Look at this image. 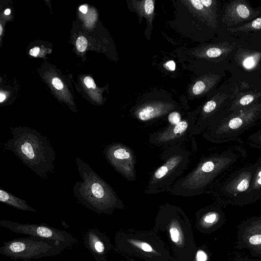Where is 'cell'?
Returning <instances> with one entry per match:
<instances>
[{
	"label": "cell",
	"instance_id": "cell-31",
	"mask_svg": "<svg viewBox=\"0 0 261 261\" xmlns=\"http://www.w3.org/2000/svg\"><path fill=\"white\" fill-rule=\"evenodd\" d=\"M52 84L54 87L57 90H61L63 87L61 81L58 77H54L53 79Z\"/></svg>",
	"mask_w": 261,
	"mask_h": 261
},
{
	"label": "cell",
	"instance_id": "cell-1",
	"mask_svg": "<svg viewBox=\"0 0 261 261\" xmlns=\"http://www.w3.org/2000/svg\"><path fill=\"white\" fill-rule=\"evenodd\" d=\"M245 155V151L238 146L206 152L200 157L191 171L175 182L168 192L171 195L182 196L205 193L217 177Z\"/></svg>",
	"mask_w": 261,
	"mask_h": 261
},
{
	"label": "cell",
	"instance_id": "cell-33",
	"mask_svg": "<svg viewBox=\"0 0 261 261\" xmlns=\"http://www.w3.org/2000/svg\"><path fill=\"white\" fill-rule=\"evenodd\" d=\"M39 51V48L34 47L31 49L30 51V54L33 56H36Z\"/></svg>",
	"mask_w": 261,
	"mask_h": 261
},
{
	"label": "cell",
	"instance_id": "cell-4",
	"mask_svg": "<svg viewBox=\"0 0 261 261\" xmlns=\"http://www.w3.org/2000/svg\"><path fill=\"white\" fill-rule=\"evenodd\" d=\"M260 120L261 103H254L242 110L219 115L202 132V136L217 144L236 140Z\"/></svg>",
	"mask_w": 261,
	"mask_h": 261
},
{
	"label": "cell",
	"instance_id": "cell-20",
	"mask_svg": "<svg viewBox=\"0 0 261 261\" xmlns=\"http://www.w3.org/2000/svg\"><path fill=\"white\" fill-rule=\"evenodd\" d=\"M252 146L261 149V128L251 134L248 137Z\"/></svg>",
	"mask_w": 261,
	"mask_h": 261
},
{
	"label": "cell",
	"instance_id": "cell-19",
	"mask_svg": "<svg viewBox=\"0 0 261 261\" xmlns=\"http://www.w3.org/2000/svg\"><path fill=\"white\" fill-rule=\"evenodd\" d=\"M261 30V16L257 17L254 20L243 25L234 28H229L228 30L231 32L242 31L247 32Z\"/></svg>",
	"mask_w": 261,
	"mask_h": 261
},
{
	"label": "cell",
	"instance_id": "cell-14",
	"mask_svg": "<svg viewBox=\"0 0 261 261\" xmlns=\"http://www.w3.org/2000/svg\"><path fill=\"white\" fill-rule=\"evenodd\" d=\"M255 164V169L250 188L234 205L243 206L261 200V155Z\"/></svg>",
	"mask_w": 261,
	"mask_h": 261
},
{
	"label": "cell",
	"instance_id": "cell-7",
	"mask_svg": "<svg viewBox=\"0 0 261 261\" xmlns=\"http://www.w3.org/2000/svg\"><path fill=\"white\" fill-rule=\"evenodd\" d=\"M255 169V163L231 173L225 180L210 188L205 193L213 194L226 204L234 205L249 189Z\"/></svg>",
	"mask_w": 261,
	"mask_h": 261
},
{
	"label": "cell",
	"instance_id": "cell-16",
	"mask_svg": "<svg viewBox=\"0 0 261 261\" xmlns=\"http://www.w3.org/2000/svg\"><path fill=\"white\" fill-rule=\"evenodd\" d=\"M0 201L19 210L37 212V210L30 206L26 201L2 189L0 190Z\"/></svg>",
	"mask_w": 261,
	"mask_h": 261
},
{
	"label": "cell",
	"instance_id": "cell-18",
	"mask_svg": "<svg viewBox=\"0 0 261 261\" xmlns=\"http://www.w3.org/2000/svg\"><path fill=\"white\" fill-rule=\"evenodd\" d=\"M261 96V93L245 94L237 98L227 109L228 113L242 110L250 105Z\"/></svg>",
	"mask_w": 261,
	"mask_h": 261
},
{
	"label": "cell",
	"instance_id": "cell-36",
	"mask_svg": "<svg viewBox=\"0 0 261 261\" xmlns=\"http://www.w3.org/2000/svg\"><path fill=\"white\" fill-rule=\"evenodd\" d=\"M10 10L9 9H7L5 12L4 13L5 15H9L10 13Z\"/></svg>",
	"mask_w": 261,
	"mask_h": 261
},
{
	"label": "cell",
	"instance_id": "cell-23",
	"mask_svg": "<svg viewBox=\"0 0 261 261\" xmlns=\"http://www.w3.org/2000/svg\"><path fill=\"white\" fill-rule=\"evenodd\" d=\"M206 85L202 81H199L194 85L192 91L195 95H198L202 93L206 89Z\"/></svg>",
	"mask_w": 261,
	"mask_h": 261
},
{
	"label": "cell",
	"instance_id": "cell-37",
	"mask_svg": "<svg viewBox=\"0 0 261 261\" xmlns=\"http://www.w3.org/2000/svg\"><path fill=\"white\" fill-rule=\"evenodd\" d=\"M3 28L1 24H0V35H1L2 33Z\"/></svg>",
	"mask_w": 261,
	"mask_h": 261
},
{
	"label": "cell",
	"instance_id": "cell-21",
	"mask_svg": "<svg viewBox=\"0 0 261 261\" xmlns=\"http://www.w3.org/2000/svg\"><path fill=\"white\" fill-rule=\"evenodd\" d=\"M167 119L169 125H174L180 122L183 119L179 112L172 111L169 113Z\"/></svg>",
	"mask_w": 261,
	"mask_h": 261
},
{
	"label": "cell",
	"instance_id": "cell-17",
	"mask_svg": "<svg viewBox=\"0 0 261 261\" xmlns=\"http://www.w3.org/2000/svg\"><path fill=\"white\" fill-rule=\"evenodd\" d=\"M261 59V53L243 51L237 56V61L246 70L254 69Z\"/></svg>",
	"mask_w": 261,
	"mask_h": 261
},
{
	"label": "cell",
	"instance_id": "cell-26",
	"mask_svg": "<svg viewBox=\"0 0 261 261\" xmlns=\"http://www.w3.org/2000/svg\"><path fill=\"white\" fill-rule=\"evenodd\" d=\"M170 238L172 241L177 243L180 239V233L178 229L175 227H171L169 229Z\"/></svg>",
	"mask_w": 261,
	"mask_h": 261
},
{
	"label": "cell",
	"instance_id": "cell-32",
	"mask_svg": "<svg viewBox=\"0 0 261 261\" xmlns=\"http://www.w3.org/2000/svg\"><path fill=\"white\" fill-rule=\"evenodd\" d=\"M166 66L171 71H174L175 69V63L173 61H169L166 63Z\"/></svg>",
	"mask_w": 261,
	"mask_h": 261
},
{
	"label": "cell",
	"instance_id": "cell-30",
	"mask_svg": "<svg viewBox=\"0 0 261 261\" xmlns=\"http://www.w3.org/2000/svg\"><path fill=\"white\" fill-rule=\"evenodd\" d=\"M84 83L86 85L87 87L88 88H92L93 89H95L96 88V85L95 84V83L92 79L90 76H87L84 79Z\"/></svg>",
	"mask_w": 261,
	"mask_h": 261
},
{
	"label": "cell",
	"instance_id": "cell-3",
	"mask_svg": "<svg viewBox=\"0 0 261 261\" xmlns=\"http://www.w3.org/2000/svg\"><path fill=\"white\" fill-rule=\"evenodd\" d=\"M76 164L83 181L75 183L73 191L80 203L97 213H109L121 205L122 201L111 186L89 165L78 157Z\"/></svg>",
	"mask_w": 261,
	"mask_h": 261
},
{
	"label": "cell",
	"instance_id": "cell-10",
	"mask_svg": "<svg viewBox=\"0 0 261 261\" xmlns=\"http://www.w3.org/2000/svg\"><path fill=\"white\" fill-rule=\"evenodd\" d=\"M103 152L108 162L119 173L127 180H136V158L130 148L115 142L108 145Z\"/></svg>",
	"mask_w": 261,
	"mask_h": 261
},
{
	"label": "cell",
	"instance_id": "cell-9",
	"mask_svg": "<svg viewBox=\"0 0 261 261\" xmlns=\"http://www.w3.org/2000/svg\"><path fill=\"white\" fill-rule=\"evenodd\" d=\"M196 120V117L192 115L183 119L175 125H169L150 134L148 138L149 142L153 145L165 148L181 145L194 136L193 133Z\"/></svg>",
	"mask_w": 261,
	"mask_h": 261
},
{
	"label": "cell",
	"instance_id": "cell-15",
	"mask_svg": "<svg viewBox=\"0 0 261 261\" xmlns=\"http://www.w3.org/2000/svg\"><path fill=\"white\" fill-rule=\"evenodd\" d=\"M171 105L155 102L145 105L139 108L135 112V116L141 122H149L164 116L172 110Z\"/></svg>",
	"mask_w": 261,
	"mask_h": 261
},
{
	"label": "cell",
	"instance_id": "cell-28",
	"mask_svg": "<svg viewBox=\"0 0 261 261\" xmlns=\"http://www.w3.org/2000/svg\"><path fill=\"white\" fill-rule=\"evenodd\" d=\"M227 261H261V259L250 257L247 256L237 255Z\"/></svg>",
	"mask_w": 261,
	"mask_h": 261
},
{
	"label": "cell",
	"instance_id": "cell-5",
	"mask_svg": "<svg viewBox=\"0 0 261 261\" xmlns=\"http://www.w3.org/2000/svg\"><path fill=\"white\" fill-rule=\"evenodd\" d=\"M190 155L181 145L165 148L160 155L164 162L151 174L144 192L154 194L168 192L186 170Z\"/></svg>",
	"mask_w": 261,
	"mask_h": 261
},
{
	"label": "cell",
	"instance_id": "cell-13",
	"mask_svg": "<svg viewBox=\"0 0 261 261\" xmlns=\"http://www.w3.org/2000/svg\"><path fill=\"white\" fill-rule=\"evenodd\" d=\"M87 249L91 253L96 261H105L107 246L104 236L95 228L88 229L83 237Z\"/></svg>",
	"mask_w": 261,
	"mask_h": 261
},
{
	"label": "cell",
	"instance_id": "cell-6",
	"mask_svg": "<svg viewBox=\"0 0 261 261\" xmlns=\"http://www.w3.org/2000/svg\"><path fill=\"white\" fill-rule=\"evenodd\" d=\"M69 247L59 242L34 236L5 241L0 254L15 260H29L55 256Z\"/></svg>",
	"mask_w": 261,
	"mask_h": 261
},
{
	"label": "cell",
	"instance_id": "cell-11",
	"mask_svg": "<svg viewBox=\"0 0 261 261\" xmlns=\"http://www.w3.org/2000/svg\"><path fill=\"white\" fill-rule=\"evenodd\" d=\"M236 248L247 250L251 256L261 259V215L249 217L239 224Z\"/></svg>",
	"mask_w": 261,
	"mask_h": 261
},
{
	"label": "cell",
	"instance_id": "cell-2",
	"mask_svg": "<svg viewBox=\"0 0 261 261\" xmlns=\"http://www.w3.org/2000/svg\"><path fill=\"white\" fill-rule=\"evenodd\" d=\"M13 137L5 144L32 171L42 178L53 170L56 153L48 139L27 126L10 128Z\"/></svg>",
	"mask_w": 261,
	"mask_h": 261
},
{
	"label": "cell",
	"instance_id": "cell-35",
	"mask_svg": "<svg viewBox=\"0 0 261 261\" xmlns=\"http://www.w3.org/2000/svg\"><path fill=\"white\" fill-rule=\"evenodd\" d=\"M6 98V96L3 93H1L0 95V102H2Z\"/></svg>",
	"mask_w": 261,
	"mask_h": 261
},
{
	"label": "cell",
	"instance_id": "cell-25",
	"mask_svg": "<svg viewBox=\"0 0 261 261\" xmlns=\"http://www.w3.org/2000/svg\"><path fill=\"white\" fill-rule=\"evenodd\" d=\"M190 3H191L192 5L197 10L199 11H202L203 12H205L206 10L212 9V8L214 7H216V5L211 7H205L203 6L202 3H201V0H193L190 1Z\"/></svg>",
	"mask_w": 261,
	"mask_h": 261
},
{
	"label": "cell",
	"instance_id": "cell-8",
	"mask_svg": "<svg viewBox=\"0 0 261 261\" xmlns=\"http://www.w3.org/2000/svg\"><path fill=\"white\" fill-rule=\"evenodd\" d=\"M0 226L17 233L59 242L66 244L69 247L77 242L76 239L69 232L46 224L20 223L2 220Z\"/></svg>",
	"mask_w": 261,
	"mask_h": 261
},
{
	"label": "cell",
	"instance_id": "cell-24",
	"mask_svg": "<svg viewBox=\"0 0 261 261\" xmlns=\"http://www.w3.org/2000/svg\"><path fill=\"white\" fill-rule=\"evenodd\" d=\"M87 40L83 36H80L76 40V46L77 50L80 52L84 51L87 46Z\"/></svg>",
	"mask_w": 261,
	"mask_h": 261
},
{
	"label": "cell",
	"instance_id": "cell-34",
	"mask_svg": "<svg viewBox=\"0 0 261 261\" xmlns=\"http://www.w3.org/2000/svg\"><path fill=\"white\" fill-rule=\"evenodd\" d=\"M80 10L84 14H86L87 12V7L85 5L81 6L80 7Z\"/></svg>",
	"mask_w": 261,
	"mask_h": 261
},
{
	"label": "cell",
	"instance_id": "cell-27",
	"mask_svg": "<svg viewBox=\"0 0 261 261\" xmlns=\"http://www.w3.org/2000/svg\"><path fill=\"white\" fill-rule=\"evenodd\" d=\"M135 246H137L145 252H151L153 249L151 246L147 243L132 241Z\"/></svg>",
	"mask_w": 261,
	"mask_h": 261
},
{
	"label": "cell",
	"instance_id": "cell-29",
	"mask_svg": "<svg viewBox=\"0 0 261 261\" xmlns=\"http://www.w3.org/2000/svg\"><path fill=\"white\" fill-rule=\"evenodd\" d=\"M196 261H207L208 256L205 251L202 250H199L196 254Z\"/></svg>",
	"mask_w": 261,
	"mask_h": 261
},
{
	"label": "cell",
	"instance_id": "cell-22",
	"mask_svg": "<svg viewBox=\"0 0 261 261\" xmlns=\"http://www.w3.org/2000/svg\"><path fill=\"white\" fill-rule=\"evenodd\" d=\"M143 2V8L145 14L147 16L151 15L154 11V2L152 0H146Z\"/></svg>",
	"mask_w": 261,
	"mask_h": 261
},
{
	"label": "cell",
	"instance_id": "cell-12",
	"mask_svg": "<svg viewBox=\"0 0 261 261\" xmlns=\"http://www.w3.org/2000/svg\"><path fill=\"white\" fill-rule=\"evenodd\" d=\"M259 13V11L253 10L246 1L235 0L226 7L223 21L227 26L230 27L251 20L256 18Z\"/></svg>",
	"mask_w": 261,
	"mask_h": 261
}]
</instances>
